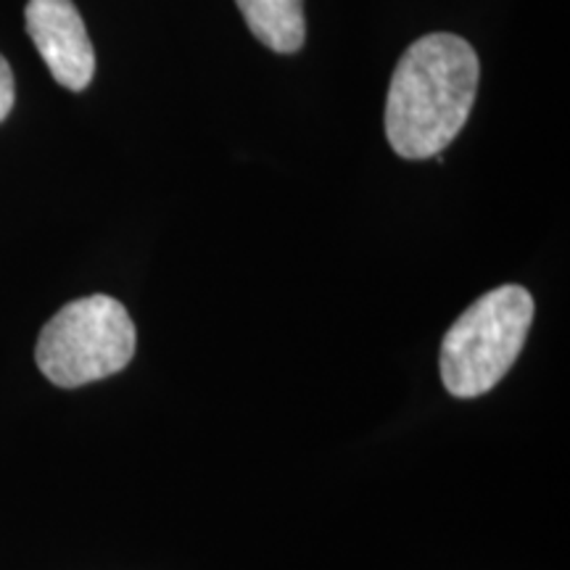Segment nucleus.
<instances>
[{"label": "nucleus", "mask_w": 570, "mask_h": 570, "mask_svg": "<svg viewBox=\"0 0 570 570\" xmlns=\"http://www.w3.org/2000/svg\"><path fill=\"white\" fill-rule=\"evenodd\" d=\"M481 63L460 35L436 32L412 42L391 75L386 138L402 159H431L465 127L479 96Z\"/></svg>", "instance_id": "nucleus-1"}, {"label": "nucleus", "mask_w": 570, "mask_h": 570, "mask_svg": "<svg viewBox=\"0 0 570 570\" xmlns=\"http://www.w3.org/2000/svg\"><path fill=\"white\" fill-rule=\"evenodd\" d=\"M533 323V298L523 285L489 291L462 312L441 344V377L452 396L487 394L515 365Z\"/></svg>", "instance_id": "nucleus-2"}, {"label": "nucleus", "mask_w": 570, "mask_h": 570, "mask_svg": "<svg viewBox=\"0 0 570 570\" xmlns=\"http://www.w3.org/2000/svg\"><path fill=\"white\" fill-rule=\"evenodd\" d=\"M135 344L138 336L125 304L96 294L77 298L48 320L35 360L53 386L77 389L125 370Z\"/></svg>", "instance_id": "nucleus-3"}, {"label": "nucleus", "mask_w": 570, "mask_h": 570, "mask_svg": "<svg viewBox=\"0 0 570 570\" xmlns=\"http://www.w3.org/2000/svg\"><path fill=\"white\" fill-rule=\"evenodd\" d=\"M24 19L53 80L75 92L88 88L96 75V51L77 6L71 0H30Z\"/></svg>", "instance_id": "nucleus-4"}, {"label": "nucleus", "mask_w": 570, "mask_h": 570, "mask_svg": "<svg viewBox=\"0 0 570 570\" xmlns=\"http://www.w3.org/2000/svg\"><path fill=\"white\" fill-rule=\"evenodd\" d=\"M248 30L275 53H296L304 46V0H235Z\"/></svg>", "instance_id": "nucleus-5"}, {"label": "nucleus", "mask_w": 570, "mask_h": 570, "mask_svg": "<svg viewBox=\"0 0 570 570\" xmlns=\"http://www.w3.org/2000/svg\"><path fill=\"white\" fill-rule=\"evenodd\" d=\"M13 98H17V88H13V71L9 61L0 56V122L9 117L13 109Z\"/></svg>", "instance_id": "nucleus-6"}]
</instances>
